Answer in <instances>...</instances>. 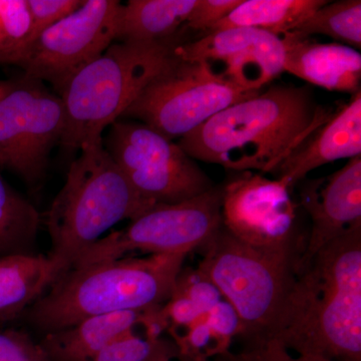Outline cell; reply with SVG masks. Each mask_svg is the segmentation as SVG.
I'll use <instances>...</instances> for the list:
<instances>
[{
	"label": "cell",
	"instance_id": "obj_1",
	"mask_svg": "<svg viewBox=\"0 0 361 361\" xmlns=\"http://www.w3.org/2000/svg\"><path fill=\"white\" fill-rule=\"evenodd\" d=\"M273 341L295 355L361 361V225L300 266Z\"/></svg>",
	"mask_w": 361,
	"mask_h": 361
},
{
	"label": "cell",
	"instance_id": "obj_2",
	"mask_svg": "<svg viewBox=\"0 0 361 361\" xmlns=\"http://www.w3.org/2000/svg\"><path fill=\"white\" fill-rule=\"evenodd\" d=\"M331 111L307 87L272 85L220 111L178 145L193 160L237 173H273Z\"/></svg>",
	"mask_w": 361,
	"mask_h": 361
},
{
	"label": "cell",
	"instance_id": "obj_3",
	"mask_svg": "<svg viewBox=\"0 0 361 361\" xmlns=\"http://www.w3.org/2000/svg\"><path fill=\"white\" fill-rule=\"evenodd\" d=\"M187 256L125 257L71 268L28 308V322L47 334L94 316L164 305Z\"/></svg>",
	"mask_w": 361,
	"mask_h": 361
},
{
	"label": "cell",
	"instance_id": "obj_4",
	"mask_svg": "<svg viewBox=\"0 0 361 361\" xmlns=\"http://www.w3.org/2000/svg\"><path fill=\"white\" fill-rule=\"evenodd\" d=\"M80 151L45 219L51 241L47 256L59 278L114 226L155 205L137 193L103 140L87 142Z\"/></svg>",
	"mask_w": 361,
	"mask_h": 361
},
{
	"label": "cell",
	"instance_id": "obj_5",
	"mask_svg": "<svg viewBox=\"0 0 361 361\" xmlns=\"http://www.w3.org/2000/svg\"><path fill=\"white\" fill-rule=\"evenodd\" d=\"M200 250L203 259L197 269L236 310L243 348L273 341L302 253L248 245L223 225Z\"/></svg>",
	"mask_w": 361,
	"mask_h": 361
},
{
	"label": "cell",
	"instance_id": "obj_6",
	"mask_svg": "<svg viewBox=\"0 0 361 361\" xmlns=\"http://www.w3.org/2000/svg\"><path fill=\"white\" fill-rule=\"evenodd\" d=\"M175 39L161 42H120L82 68L61 97L65 106L66 152L103 140L104 129L126 111L156 77L177 59Z\"/></svg>",
	"mask_w": 361,
	"mask_h": 361
},
{
	"label": "cell",
	"instance_id": "obj_7",
	"mask_svg": "<svg viewBox=\"0 0 361 361\" xmlns=\"http://www.w3.org/2000/svg\"><path fill=\"white\" fill-rule=\"evenodd\" d=\"M221 226L222 187L214 186L205 193L180 203L155 204L130 221L125 229L99 239L71 268L125 258L133 252L149 255H189L205 245Z\"/></svg>",
	"mask_w": 361,
	"mask_h": 361
},
{
	"label": "cell",
	"instance_id": "obj_8",
	"mask_svg": "<svg viewBox=\"0 0 361 361\" xmlns=\"http://www.w3.org/2000/svg\"><path fill=\"white\" fill-rule=\"evenodd\" d=\"M258 92L233 87L206 66L177 58L145 87L122 118L140 121L173 141Z\"/></svg>",
	"mask_w": 361,
	"mask_h": 361
},
{
	"label": "cell",
	"instance_id": "obj_9",
	"mask_svg": "<svg viewBox=\"0 0 361 361\" xmlns=\"http://www.w3.org/2000/svg\"><path fill=\"white\" fill-rule=\"evenodd\" d=\"M104 146L137 193L152 203H180L214 187L178 142L144 123L116 121Z\"/></svg>",
	"mask_w": 361,
	"mask_h": 361
},
{
	"label": "cell",
	"instance_id": "obj_10",
	"mask_svg": "<svg viewBox=\"0 0 361 361\" xmlns=\"http://www.w3.org/2000/svg\"><path fill=\"white\" fill-rule=\"evenodd\" d=\"M121 7L116 0H85L32 40L20 66L25 78L49 82L61 96L71 80L115 42Z\"/></svg>",
	"mask_w": 361,
	"mask_h": 361
},
{
	"label": "cell",
	"instance_id": "obj_11",
	"mask_svg": "<svg viewBox=\"0 0 361 361\" xmlns=\"http://www.w3.org/2000/svg\"><path fill=\"white\" fill-rule=\"evenodd\" d=\"M63 99L25 78L0 99V165L35 185L65 132Z\"/></svg>",
	"mask_w": 361,
	"mask_h": 361
},
{
	"label": "cell",
	"instance_id": "obj_12",
	"mask_svg": "<svg viewBox=\"0 0 361 361\" xmlns=\"http://www.w3.org/2000/svg\"><path fill=\"white\" fill-rule=\"evenodd\" d=\"M238 173L222 187L223 227L248 245L303 254L305 242L298 235L287 183L251 171Z\"/></svg>",
	"mask_w": 361,
	"mask_h": 361
},
{
	"label": "cell",
	"instance_id": "obj_13",
	"mask_svg": "<svg viewBox=\"0 0 361 361\" xmlns=\"http://www.w3.org/2000/svg\"><path fill=\"white\" fill-rule=\"evenodd\" d=\"M178 59L206 66L216 77L245 92H260L284 73L282 37L252 27L213 30L178 44Z\"/></svg>",
	"mask_w": 361,
	"mask_h": 361
},
{
	"label": "cell",
	"instance_id": "obj_14",
	"mask_svg": "<svg viewBox=\"0 0 361 361\" xmlns=\"http://www.w3.org/2000/svg\"><path fill=\"white\" fill-rule=\"evenodd\" d=\"M300 197L312 227L299 268L332 240L361 225V157L349 159L343 168L324 179L305 183Z\"/></svg>",
	"mask_w": 361,
	"mask_h": 361
},
{
	"label": "cell",
	"instance_id": "obj_15",
	"mask_svg": "<svg viewBox=\"0 0 361 361\" xmlns=\"http://www.w3.org/2000/svg\"><path fill=\"white\" fill-rule=\"evenodd\" d=\"M360 155L361 90L331 111L319 127L292 149L272 174L292 188L315 169Z\"/></svg>",
	"mask_w": 361,
	"mask_h": 361
},
{
	"label": "cell",
	"instance_id": "obj_16",
	"mask_svg": "<svg viewBox=\"0 0 361 361\" xmlns=\"http://www.w3.org/2000/svg\"><path fill=\"white\" fill-rule=\"evenodd\" d=\"M284 71L330 92L353 94L360 90L361 54L341 44H322L289 32L282 37Z\"/></svg>",
	"mask_w": 361,
	"mask_h": 361
},
{
	"label": "cell",
	"instance_id": "obj_17",
	"mask_svg": "<svg viewBox=\"0 0 361 361\" xmlns=\"http://www.w3.org/2000/svg\"><path fill=\"white\" fill-rule=\"evenodd\" d=\"M144 311L94 316L47 334L40 342L49 361H90L108 344L141 325Z\"/></svg>",
	"mask_w": 361,
	"mask_h": 361
},
{
	"label": "cell",
	"instance_id": "obj_18",
	"mask_svg": "<svg viewBox=\"0 0 361 361\" xmlns=\"http://www.w3.org/2000/svg\"><path fill=\"white\" fill-rule=\"evenodd\" d=\"M58 279L47 255L0 256V319H13L30 307Z\"/></svg>",
	"mask_w": 361,
	"mask_h": 361
},
{
	"label": "cell",
	"instance_id": "obj_19",
	"mask_svg": "<svg viewBox=\"0 0 361 361\" xmlns=\"http://www.w3.org/2000/svg\"><path fill=\"white\" fill-rule=\"evenodd\" d=\"M198 0H130L122 4L116 40L161 42L186 27Z\"/></svg>",
	"mask_w": 361,
	"mask_h": 361
},
{
	"label": "cell",
	"instance_id": "obj_20",
	"mask_svg": "<svg viewBox=\"0 0 361 361\" xmlns=\"http://www.w3.org/2000/svg\"><path fill=\"white\" fill-rule=\"evenodd\" d=\"M327 2L324 0H242L211 32L228 27H252L283 37L294 32Z\"/></svg>",
	"mask_w": 361,
	"mask_h": 361
},
{
	"label": "cell",
	"instance_id": "obj_21",
	"mask_svg": "<svg viewBox=\"0 0 361 361\" xmlns=\"http://www.w3.org/2000/svg\"><path fill=\"white\" fill-rule=\"evenodd\" d=\"M39 213L0 177V256L35 253Z\"/></svg>",
	"mask_w": 361,
	"mask_h": 361
},
{
	"label": "cell",
	"instance_id": "obj_22",
	"mask_svg": "<svg viewBox=\"0 0 361 361\" xmlns=\"http://www.w3.org/2000/svg\"><path fill=\"white\" fill-rule=\"evenodd\" d=\"M303 37L323 35L348 47H361V1L327 2L311 14L294 32Z\"/></svg>",
	"mask_w": 361,
	"mask_h": 361
},
{
	"label": "cell",
	"instance_id": "obj_23",
	"mask_svg": "<svg viewBox=\"0 0 361 361\" xmlns=\"http://www.w3.org/2000/svg\"><path fill=\"white\" fill-rule=\"evenodd\" d=\"M32 44L25 0H0V63L20 66Z\"/></svg>",
	"mask_w": 361,
	"mask_h": 361
},
{
	"label": "cell",
	"instance_id": "obj_24",
	"mask_svg": "<svg viewBox=\"0 0 361 361\" xmlns=\"http://www.w3.org/2000/svg\"><path fill=\"white\" fill-rule=\"evenodd\" d=\"M179 358V349L173 341L149 339L127 332L102 349L90 361H172Z\"/></svg>",
	"mask_w": 361,
	"mask_h": 361
},
{
	"label": "cell",
	"instance_id": "obj_25",
	"mask_svg": "<svg viewBox=\"0 0 361 361\" xmlns=\"http://www.w3.org/2000/svg\"><path fill=\"white\" fill-rule=\"evenodd\" d=\"M173 293L188 297L203 315L219 303L223 297L219 289L205 275L192 268L180 271Z\"/></svg>",
	"mask_w": 361,
	"mask_h": 361
},
{
	"label": "cell",
	"instance_id": "obj_26",
	"mask_svg": "<svg viewBox=\"0 0 361 361\" xmlns=\"http://www.w3.org/2000/svg\"><path fill=\"white\" fill-rule=\"evenodd\" d=\"M32 21V42L84 4L85 0H25Z\"/></svg>",
	"mask_w": 361,
	"mask_h": 361
},
{
	"label": "cell",
	"instance_id": "obj_27",
	"mask_svg": "<svg viewBox=\"0 0 361 361\" xmlns=\"http://www.w3.org/2000/svg\"><path fill=\"white\" fill-rule=\"evenodd\" d=\"M205 361H331L322 356L292 355L291 351L277 341H268L261 345L242 348L241 350L227 351Z\"/></svg>",
	"mask_w": 361,
	"mask_h": 361
},
{
	"label": "cell",
	"instance_id": "obj_28",
	"mask_svg": "<svg viewBox=\"0 0 361 361\" xmlns=\"http://www.w3.org/2000/svg\"><path fill=\"white\" fill-rule=\"evenodd\" d=\"M203 317L217 341L220 355L229 351L233 338L241 334V322L236 310L227 301L221 300Z\"/></svg>",
	"mask_w": 361,
	"mask_h": 361
},
{
	"label": "cell",
	"instance_id": "obj_29",
	"mask_svg": "<svg viewBox=\"0 0 361 361\" xmlns=\"http://www.w3.org/2000/svg\"><path fill=\"white\" fill-rule=\"evenodd\" d=\"M0 361H49L47 353L27 334L16 330L0 331Z\"/></svg>",
	"mask_w": 361,
	"mask_h": 361
},
{
	"label": "cell",
	"instance_id": "obj_30",
	"mask_svg": "<svg viewBox=\"0 0 361 361\" xmlns=\"http://www.w3.org/2000/svg\"><path fill=\"white\" fill-rule=\"evenodd\" d=\"M242 0H198L186 27L197 32H211L219 21L241 4Z\"/></svg>",
	"mask_w": 361,
	"mask_h": 361
},
{
	"label": "cell",
	"instance_id": "obj_31",
	"mask_svg": "<svg viewBox=\"0 0 361 361\" xmlns=\"http://www.w3.org/2000/svg\"><path fill=\"white\" fill-rule=\"evenodd\" d=\"M163 310L170 323L169 329H187L203 316L188 297L178 293L172 294L167 302L164 304Z\"/></svg>",
	"mask_w": 361,
	"mask_h": 361
},
{
	"label": "cell",
	"instance_id": "obj_32",
	"mask_svg": "<svg viewBox=\"0 0 361 361\" xmlns=\"http://www.w3.org/2000/svg\"><path fill=\"white\" fill-rule=\"evenodd\" d=\"M11 87H6V85H0V99H1L2 97H4V94H6L9 90H11Z\"/></svg>",
	"mask_w": 361,
	"mask_h": 361
},
{
	"label": "cell",
	"instance_id": "obj_33",
	"mask_svg": "<svg viewBox=\"0 0 361 361\" xmlns=\"http://www.w3.org/2000/svg\"><path fill=\"white\" fill-rule=\"evenodd\" d=\"M179 360L180 361H190V360H183V358H179Z\"/></svg>",
	"mask_w": 361,
	"mask_h": 361
}]
</instances>
